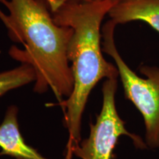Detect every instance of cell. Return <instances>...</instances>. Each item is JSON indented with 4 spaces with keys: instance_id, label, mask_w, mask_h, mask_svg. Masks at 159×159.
<instances>
[{
    "instance_id": "cell-1",
    "label": "cell",
    "mask_w": 159,
    "mask_h": 159,
    "mask_svg": "<svg viewBox=\"0 0 159 159\" xmlns=\"http://www.w3.org/2000/svg\"><path fill=\"white\" fill-rule=\"evenodd\" d=\"M118 1L65 0L50 11L57 25L73 30L67 47V57L71 62L74 88L68 99L59 103L65 110L64 125L69 134L66 159L82 140V116L91 91L102 79L119 77L116 66L103 57L100 33L105 16Z\"/></svg>"
},
{
    "instance_id": "cell-9",
    "label": "cell",
    "mask_w": 159,
    "mask_h": 159,
    "mask_svg": "<svg viewBox=\"0 0 159 159\" xmlns=\"http://www.w3.org/2000/svg\"><path fill=\"white\" fill-rule=\"evenodd\" d=\"M5 16V13H2V12L1 10H0V19L2 20V19L4 18V16Z\"/></svg>"
},
{
    "instance_id": "cell-7",
    "label": "cell",
    "mask_w": 159,
    "mask_h": 159,
    "mask_svg": "<svg viewBox=\"0 0 159 159\" xmlns=\"http://www.w3.org/2000/svg\"><path fill=\"white\" fill-rule=\"evenodd\" d=\"M35 81V72L30 65L22 63L12 70L0 73V97L7 91Z\"/></svg>"
},
{
    "instance_id": "cell-2",
    "label": "cell",
    "mask_w": 159,
    "mask_h": 159,
    "mask_svg": "<svg viewBox=\"0 0 159 159\" xmlns=\"http://www.w3.org/2000/svg\"><path fill=\"white\" fill-rule=\"evenodd\" d=\"M9 11L2 19L12 41L25 49L13 47L9 55L30 65L35 72L34 91L43 94L51 89L62 102L74 88V78L67 57L73 30L55 22L43 0H0Z\"/></svg>"
},
{
    "instance_id": "cell-3",
    "label": "cell",
    "mask_w": 159,
    "mask_h": 159,
    "mask_svg": "<svg viewBox=\"0 0 159 159\" xmlns=\"http://www.w3.org/2000/svg\"><path fill=\"white\" fill-rule=\"evenodd\" d=\"M116 24L110 19L102 30V49L114 59L122 81L125 98L139 111L144 119L145 143L149 149L159 148V67L141 65L137 75L119 54L114 41Z\"/></svg>"
},
{
    "instance_id": "cell-5",
    "label": "cell",
    "mask_w": 159,
    "mask_h": 159,
    "mask_svg": "<svg viewBox=\"0 0 159 159\" xmlns=\"http://www.w3.org/2000/svg\"><path fill=\"white\" fill-rule=\"evenodd\" d=\"M18 108L11 105L0 125V156H9L16 159H48L24 140L18 123Z\"/></svg>"
},
{
    "instance_id": "cell-6",
    "label": "cell",
    "mask_w": 159,
    "mask_h": 159,
    "mask_svg": "<svg viewBox=\"0 0 159 159\" xmlns=\"http://www.w3.org/2000/svg\"><path fill=\"white\" fill-rule=\"evenodd\" d=\"M108 15L117 25L142 21L159 33V0H119Z\"/></svg>"
},
{
    "instance_id": "cell-8",
    "label": "cell",
    "mask_w": 159,
    "mask_h": 159,
    "mask_svg": "<svg viewBox=\"0 0 159 159\" xmlns=\"http://www.w3.org/2000/svg\"><path fill=\"white\" fill-rule=\"evenodd\" d=\"M63 1H65V0H43V2L46 3L47 7H48V9L49 10V11H50L52 8H54L55 6H56L59 2H63ZM79 1L91 2H95V1H97V0H79Z\"/></svg>"
},
{
    "instance_id": "cell-4",
    "label": "cell",
    "mask_w": 159,
    "mask_h": 159,
    "mask_svg": "<svg viewBox=\"0 0 159 159\" xmlns=\"http://www.w3.org/2000/svg\"><path fill=\"white\" fill-rule=\"evenodd\" d=\"M117 85V78L105 79L102 89V108L96 122L91 123L89 137L71 149L68 159L73 156L81 159H112L115 147L122 136L129 137L135 148L148 149L142 137L129 132L119 116L115 101Z\"/></svg>"
}]
</instances>
